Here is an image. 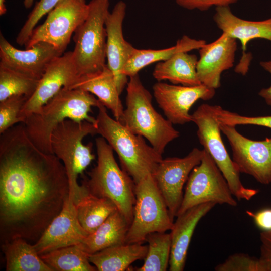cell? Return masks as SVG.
<instances>
[{
  "label": "cell",
  "instance_id": "obj_12",
  "mask_svg": "<svg viewBox=\"0 0 271 271\" xmlns=\"http://www.w3.org/2000/svg\"><path fill=\"white\" fill-rule=\"evenodd\" d=\"M221 131L231 147L232 160L240 173L264 185L271 183V138L255 141L240 134L235 126L219 122Z\"/></svg>",
  "mask_w": 271,
  "mask_h": 271
},
{
  "label": "cell",
  "instance_id": "obj_33",
  "mask_svg": "<svg viewBox=\"0 0 271 271\" xmlns=\"http://www.w3.org/2000/svg\"><path fill=\"white\" fill-rule=\"evenodd\" d=\"M60 0H39L36 2L16 37L19 45H25L40 20L47 14Z\"/></svg>",
  "mask_w": 271,
  "mask_h": 271
},
{
  "label": "cell",
  "instance_id": "obj_6",
  "mask_svg": "<svg viewBox=\"0 0 271 271\" xmlns=\"http://www.w3.org/2000/svg\"><path fill=\"white\" fill-rule=\"evenodd\" d=\"M126 86L123 124L133 133L147 139L162 155L167 145L180 136L179 132L154 108L152 96L138 74L129 77Z\"/></svg>",
  "mask_w": 271,
  "mask_h": 271
},
{
  "label": "cell",
  "instance_id": "obj_41",
  "mask_svg": "<svg viewBox=\"0 0 271 271\" xmlns=\"http://www.w3.org/2000/svg\"><path fill=\"white\" fill-rule=\"evenodd\" d=\"M34 0H24V5L26 8L29 9L31 7Z\"/></svg>",
  "mask_w": 271,
  "mask_h": 271
},
{
  "label": "cell",
  "instance_id": "obj_19",
  "mask_svg": "<svg viewBox=\"0 0 271 271\" xmlns=\"http://www.w3.org/2000/svg\"><path fill=\"white\" fill-rule=\"evenodd\" d=\"M237 47L236 39L222 33L215 41L199 49L196 70L201 84L214 89L220 86L221 74L234 65Z\"/></svg>",
  "mask_w": 271,
  "mask_h": 271
},
{
  "label": "cell",
  "instance_id": "obj_26",
  "mask_svg": "<svg viewBox=\"0 0 271 271\" xmlns=\"http://www.w3.org/2000/svg\"><path fill=\"white\" fill-rule=\"evenodd\" d=\"M206 43L205 40H196L184 35L175 45L169 48L159 50L136 48L124 67L122 73L129 78L138 74L139 71L150 64L167 60L180 52L199 50Z\"/></svg>",
  "mask_w": 271,
  "mask_h": 271
},
{
  "label": "cell",
  "instance_id": "obj_24",
  "mask_svg": "<svg viewBox=\"0 0 271 271\" xmlns=\"http://www.w3.org/2000/svg\"><path fill=\"white\" fill-rule=\"evenodd\" d=\"M130 223L117 210L80 244L88 254L125 243Z\"/></svg>",
  "mask_w": 271,
  "mask_h": 271
},
{
  "label": "cell",
  "instance_id": "obj_3",
  "mask_svg": "<svg viewBox=\"0 0 271 271\" xmlns=\"http://www.w3.org/2000/svg\"><path fill=\"white\" fill-rule=\"evenodd\" d=\"M97 134L104 138L118 155L122 169L135 184L153 174L162 155L148 145L144 138L133 133L123 123L112 118L101 103L97 107Z\"/></svg>",
  "mask_w": 271,
  "mask_h": 271
},
{
  "label": "cell",
  "instance_id": "obj_23",
  "mask_svg": "<svg viewBox=\"0 0 271 271\" xmlns=\"http://www.w3.org/2000/svg\"><path fill=\"white\" fill-rule=\"evenodd\" d=\"M197 56L178 52L167 60L158 62L153 72L158 82L168 80L173 84L193 86L201 84L197 73Z\"/></svg>",
  "mask_w": 271,
  "mask_h": 271
},
{
  "label": "cell",
  "instance_id": "obj_40",
  "mask_svg": "<svg viewBox=\"0 0 271 271\" xmlns=\"http://www.w3.org/2000/svg\"><path fill=\"white\" fill-rule=\"evenodd\" d=\"M7 12L5 0H0V15H4Z\"/></svg>",
  "mask_w": 271,
  "mask_h": 271
},
{
  "label": "cell",
  "instance_id": "obj_31",
  "mask_svg": "<svg viewBox=\"0 0 271 271\" xmlns=\"http://www.w3.org/2000/svg\"><path fill=\"white\" fill-rule=\"evenodd\" d=\"M39 80L0 65V102L13 96H25L29 99Z\"/></svg>",
  "mask_w": 271,
  "mask_h": 271
},
{
  "label": "cell",
  "instance_id": "obj_37",
  "mask_svg": "<svg viewBox=\"0 0 271 271\" xmlns=\"http://www.w3.org/2000/svg\"><path fill=\"white\" fill-rule=\"evenodd\" d=\"M260 248L258 258L260 271H271V230L260 234Z\"/></svg>",
  "mask_w": 271,
  "mask_h": 271
},
{
  "label": "cell",
  "instance_id": "obj_20",
  "mask_svg": "<svg viewBox=\"0 0 271 271\" xmlns=\"http://www.w3.org/2000/svg\"><path fill=\"white\" fill-rule=\"evenodd\" d=\"M216 205L207 202L192 207L176 216L171 229L170 271L184 270L189 246L199 221Z\"/></svg>",
  "mask_w": 271,
  "mask_h": 271
},
{
  "label": "cell",
  "instance_id": "obj_29",
  "mask_svg": "<svg viewBox=\"0 0 271 271\" xmlns=\"http://www.w3.org/2000/svg\"><path fill=\"white\" fill-rule=\"evenodd\" d=\"M53 271H96L89 254L80 244L54 250L40 255Z\"/></svg>",
  "mask_w": 271,
  "mask_h": 271
},
{
  "label": "cell",
  "instance_id": "obj_4",
  "mask_svg": "<svg viewBox=\"0 0 271 271\" xmlns=\"http://www.w3.org/2000/svg\"><path fill=\"white\" fill-rule=\"evenodd\" d=\"M96 134L94 124L67 119L55 127L51 136L52 152L65 167L69 181V197L75 205L89 193L84 184L78 183V177L95 158L93 144L85 145L83 140L88 135Z\"/></svg>",
  "mask_w": 271,
  "mask_h": 271
},
{
  "label": "cell",
  "instance_id": "obj_13",
  "mask_svg": "<svg viewBox=\"0 0 271 271\" xmlns=\"http://www.w3.org/2000/svg\"><path fill=\"white\" fill-rule=\"evenodd\" d=\"M203 154V150L194 148L183 158L163 159L152 174L173 220L182 203L184 185Z\"/></svg>",
  "mask_w": 271,
  "mask_h": 271
},
{
  "label": "cell",
  "instance_id": "obj_36",
  "mask_svg": "<svg viewBox=\"0 0 271 271\" xmlns=\"http://www.w3.org/2000/svg\"><path fill=\"white\" fill-rule=\"evenodd\" d=\"M238 0H176V4L184 9L205 11L215 6H229L236 3Z\"/></svg>",
  "mask_w": 271,
  "mask_h": 271
},
{
  "label": "cell",
  "instance_id": "obj_32",
  "mask_svg": "<svg viewBox=\"0 0 271 271\" xmlns=\"http://www.w3.org/2000/svg\"><path fill=\"white\" fill-rule=\"evenodd\" d=\"M28 99L25 96H13L0 102V134L17 123H23L20 113Z\"/></svg>",
  "mask_w": 271,
  "mask_h": 271
},
{
  "label": "cell",
  "instance_id": "obj_11",
  "mask_svg": "<svg viewBox=\"0 0 271 271\" xmlns=\"http://www.w3.org/2000/svg\"><path fill=\"white\" fill-rule=\"evenodd\" d=\"M89 11L85 0H60L47 14L43 24L33 30L25 49L40 42L52 45L63 54L76 29L86 19Z\"/></svg>",
  "mask_w": 271,
  "mask_h": 271
},
{
  "label": "cell",
  "instance_id": "obj_25",
  "mask_svg": "<svg viewBox=\"0 0 271 271\" xmlns=\"http://www.w3.org/2000/svg\"><path fill=\"white\" fill-rule=\"evenodd\" d=\"M124 243L89 254L90 262L98 271H124L138 260L145 258L148 245Z\"/></svg>",
  "mask_w": 271,
  "mask_h": 271
},
{
  "label": "cell",
  "instance_id": "obj_14",
  "mask_svg": "<svg viewBox=\"0 0 271 271\" xmlns=\"http://www.w3.org/2000/svg\"><path fill=\"white\" fill-rule=\"evenodd\" d=\"M78 76L72 51L64 52L54 59L21 111L23 123L28 116L39 112L62 88H70Z\"/></svg>",
  "mask_w": 271,
  "mask_h": 271
},
{
  "label": "cell",
  "instance_id": "obj_30",
  "mask_svg": "<svg viewBox=\"0 0 271 271\" xmlns=\"http://www.w3.org/2000/svg\"><path fill=\"white\" fill-rule=\"evenodd\" d=\"M148 250L142 266L137 271H165L169 266L171 249L170 233L154 232L146 238Z\"/></svg>",
  "mask_w": 271,
  "mask_h": 271
},
{
  "label": "cell",
  "instance_id": "obj_15",
  "mask_svg": "<svg viewBox=\"0 0 271 271\" xmlns=\"http://www.w3.org/2000/svg\"><path fill=\"white\" fill-rule=\"evenodd\" d=\"M153 90L158 105L173 124L192 122L189 111L193 104L199 99L210 100L215 94V89L202 84L187 86L162 81L155 83Z\"/></svg>",
  "mask_w": 271,
  "mask_h": 271
},
{
  "label": "cell",
  "instance_id": "obj_7",
  "mask_svg": "<svg viewBox=\"0 0 271 271\" xmlns=\"http://www.w3.org/2000/svg\"><path fill=\"white\" fill-rule=\"evenodd\" d=\"M109 0H91L84 21L75 30L72 51L79 76L102 69L106 63L105 21Z\"/></svg>",
  "mask_w": 271,
  "mask_h": 271
},
{
  "label": "cell",
  "instance_id": "obj_17",
  "mask_svg": "<svg viewBox=\"0 0 271 271\" xmlns=\"http://www.w3.org/2000/svg\"><path fill=\"white\" fill-rule=\"evenodd\" d=\"M126 9L123 1L118 2L105 21L106 64L113 73L120 94L128 81V77L122 73L123 69L136 49L123 37L122 26Z\"/></svg>",
  "mask_w": 271,
  "mask_h": 271
},
{
  "label": "cell",
  "instance_id": "obj_10",
  "mask_svg": "<svg viewBox=\"0 0 271 271\" xmlns=\"http://www.w3.org/2000/svg\"><path fill=\"white\" fill-rule=\"evenodd\" d=\"M203 150L200 163L193 168L187 181L176 216L192 207L207 202L237 205L222 172L209 154Z\"/></svg>",
  "mask_w": 271,
  "mask_h": 271
},
{
  "label": "cell",
  "instance_id": "obj_8",
  "mask_svg": "<svg viewBox=\"0 0 271 271\" xmlns=\"http://www.w3.org/2000/svg\"><path fill=\"white\" fill-rule=\"evenodd\" d=\"M217 109V105L202 104L191 114L192 122L197 127V134L200 143L222 172L233 195L238 200L249 201L258 191L242 184L240 172L222 141Z\"/></svg>",
  "mask_w": 271,
  "mask_h": 271
},
{
  "label": "cell",
  "instance_id": "obj_1",
  "mask_svg": "<svg viewBox=\"0 0 271 271\" xmlns=\"http://www.w3.org/2000/svg\"><path fill=\"white\" fill-rule=\"evenodd\" d=\"M69 194L62 162L54 154L39 150L23 123L1 134V243L16 238L36 243Z\"/></svg>",
  "mask_w": 271,
  "mask_h": 271
},
{
  "label": "cell",
  "instance_id": "obj_38",
  "mask_svg": "<svg viewBox=\"0 0 271 271\" xmlns=\"http://www.w3.org/2000/svg\"><path fill=\"white\" fill-rule=\"evenodd\" d=\"M246 213L253 219L255 224L263 231L271 230V209L267 208L256 212L246 211Z\"/></svg>",
  "mask_w": 271,
  "mask_h": 271
},
{
  "label": "cell",
  "instance_id": "obj_2",
  "mask_svg": "<svg viewBox=\"0 0 271 271\" xmlns=\"http://www.w3.org/2000/svg\"><path fill=\"white\" fill-rule=\"evenodd\" d=\"M100 103L94 95L87 91L62 88L39 112L26 118L23 123L25 131L39 150L53 154L51 136L55 127L67 119L86 120L96 125V118L89 113L92 107H97Z\"/></svg>",
  "mask_w": 271,
  "mask_h": 271
},
{
  "label": "cell",
  "instance_id": "obj_22",
  "mask_svg": "<svg viewBox=\"0 0 271 271\" xmlns=\"http://www.w3.org/2000/svg\"><path fill=\"white\" fill-rule=\"evenodd\" d=\"M213 19L223 33L240 41L243 52L252 40L271 42V18L259 21L244 20L235 16L229 6H221L216 7Z\"/></svg>",
  "mask_w": 271,
  "mask_h": 271
},
{
  "label": "cell",
  "instance_id": "obj_35",
  "mask_svg": "<svg viewBox=\"0 0 271 271\" xmlns=\"http://www.w3.org/2000/svg\"><path fill=\"white\" fill-rule=\"evenodd\" d=\"M214 269L216 271H260L258 258L243 253L229 256Z\"/></svg>",
  "mask_w": 271,
  "mask_h": 271
},
{
  "label": "cell",
  "instance_id": "obj_28",
  "mask_svg": "<svg viewBox=\"0 0 271 271\" xmlns=\"http://www.w3.org/2000/svg\"><path fill=\"white\" fill-rule=\"evenodd\" d=\"M75 205L79 222L89 234L95 231L118 210L111 200L90 193L82 198Z\"/></svg>",
  "mask_w": 271,
  "mask_h": 271
},
{
  "label": "cell",
  "instance_id": "obj_9",
  "mask_svg": "<svg viewBox=\"0 0 271 271\" xmlns=\"http://www.w3.org/2000/svg\"><path fill=\"white\" fill-rule=\"evenodd\" d=\"M133 218L125 243H143L154 232H166L173 225L165 200L152 174L135 184Z\"/></svg>",
  "mask_w": 271,
  "mask_h": 271
},
{
  "label": "cell",
  "instance_id": "obj_39",
  "mask_svg": "<svg viewBox=\"0 0 271 271\" xmlns=\"http://www.w3.org/2000/svg\"><path fill=\"white\" fill-rule=\"evenodd\" d=\"M260 66L271 74V60L267 61H261ZM262 97L266 104L271 106V86L266 88L262 89L258 93Z\"/></svg>",
  "mask_w": 271,
  "mask_h": 271
},
{
  "label": "cell",
  "instance_id": "obj_34",
  "mask_svg": "<svg viewBox=\"0 0 271 271\" xmlns=\"http://www.w3.org/2000/svg\"><path fill=\"white\" fill-rule=\"evenodd\" d=\"M217 117L219 122L236 126L238 125H253L271 128V115L246 116L223 109L218 105Z\"/></svg>",
  "mask_w": 271,
  "mask_h": 271
},
{
  "label": "cell",
  "instance_id": "obj_21",
  "mask_svg": "<svg viewBox=\"0 0 271 271\" xmlns=\"http://www.w3.org/2000/svg\"><path fill=\"white\" fill-rule=\"evenodd\" d=\"M69 89H80L96 96L110 109L115 119L123 123L124 109L114 76L107 64L98 71L79 76Z\"/></svg>",
  "mask_w": 271,
  "mask_h": 271
},
{
  "label": "cell",
  "instance_id": "obj_27",
  "mask_svg": "<svg viewBox=\"0 0 271 271\" xmlns=\"http://www.w3.org/2000/svg\"><path fill=\"white\" fill-rule=\"evenodd\" d=\"M7 271H53L41 258L33 244L21 238L1 243Z\"/></svg>",
  "mask_w": 271,
  "mask_h": 271
},
{
  "label": "cell",
  "instance_id": "obj_5",
  "mask_svg": "<svg viewBox=\"0 0 271 271\" xmlns=\"http://www.w3.org/2000/svg\"><path fill=\"white\" fill-rule=\"evenodd\" d=\"M95 145L97 164L82 183L91 194L113 202L130 225L136 201L135 183L131 177L119 167L113 150L104 138H96Z\"/></svg>",
  "mask_w": 271,
  "mask_h": 271
},
{
  "label": "cell",
  "instance_id": "obj_16",
  "mask_svg": "<svg viewBox=\"0 0 271 271\" xmlns=\"http://www.w3.org/2000/svg\"><path fill=\"white\" fill-rule=\"evenodd\" d=\"M63 54L52 45L40 42L29 49L13 46L1 33L0 65L30 78L39 80L49 64Z\"/></svg>",
  "mask_w": 271,
  "mask_h": 271
},
{
  "label": "cell",
  "instance_id": "obj_18",
  "mask_svg": "<svg viewBox=\"0 0 271 271\" xmlns=\"http://www.w3.org/2000/svg\"><path fill=\"white\" fill-rule=\"evenodd\" d=\"M88 235L79 222L73 200L68 196L60 213L33 245L40 255L60 248L79 244Z\"/></svg>",
  "mask_w": 271,
  "mask_h": 271
}]
</instances>
